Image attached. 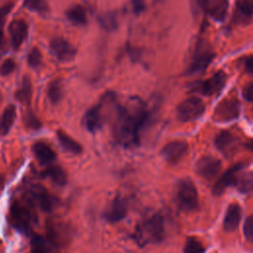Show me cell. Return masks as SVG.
Instances as JSON below:
<instances>
[{
  "instance_id": "d590c367",
  "label": "cell",
  "mask_w": 253,
  "mask_h": 253,
  "mask_svg": "<svg viewBox=\"0 0 253 253\" xmlns=\"http://www.w3.org/2000/svg\"><path fill=\"white\" fill-rule=\"evenodd\" d=\"M10 9H11V5H6L2 9H0V45H2L3 40H4V37H3V25H4L6 16L9 13Z\"/></svg>"
},
{
  "instance_id": "3957f363",
  "label": "cell",
  "mask_w": 253,
  "mask_h": 253,
  "mask_svg": "<svg viewBox=\"0 0 253 253\" xmlns=\"http://www.w3.org/2000/svg\"><path fill=\"white\" fill-rule=\"evenodd\" d=\"M176 202L178 208L186 212L198 209L199 195L194 182L190 178L181 179L176 187Z\"/></svg>"
},
{
  "instance_id": "277c9868",
  "label": "cell",
  "mask_w": 253,
  "mask_h": 253,
  "mask_svg": "<svg viewBox=\"0 0 253 253\" xmlns=\"http://www.w3.org/2000/svg\"><path fill=\"white\" fill-rule=\"evenodd\" d=\"M206 106L204 102L197 97L185 99L177 107V118L182 123L195 121L203 116Z\"/></svg>"
},
{
  "instance_id": "d6986e66",
  "label": "cell",
  "mask_w": 253,
  "mask_h": 253,
  "mask_svg": "<svg viewBox=\"0 0 253 253\" xmlns=\"http://www.w3.org/2000/svg\"><path fill=\"white\" fill-rule=\"evenodd\" d=\"M32 149L36 158L42 165L50 164L56 158V154L53 151V149L43 141L35 142L33 144Z\"/></svg>"
},
{
  "instance_id": "9a60e30c",
  "label": "cell",
  "mask_w": 253,
  "mask_h": 253,
  "mask_svg": "<svg viewBox=\"0 0 253 253\" xmlns=\"http://www.w3.org/2000/svg\"><path fill=\"white\" fill-rule=\"evenodd\" d=\"M104 120H105V114L103 112L102 106L99 104L97 106L92 107L85 113L82 123L89 131L94 132L102 127L104 124Z\"/></svg>"
},
{
  "instance_id": "4fadbf2b",
  "label": "cell",
  "mask_w": 253,
  "mask_h": 253,
  "mask_svg": "<svg viewBox=\"0 0 253 253\" xmlns=\"http://www.w3.org/2000/svg\"><path fill=\"white\" fill-rule=\"evenodd\" d=\"M127 214V205L124 198L116 197L109 204L106 211L105 217L109 222H118L126 217Z\"/></svg>"
},
{
  "instance_id": "4316f807",
  "label": "cell",
  "mask_w": 253,
  "mask_h": 253,
  "mask_svg": "<svg viewBox=\"0 0 253 253\" xmlns=\"http://www.w3.org/2000/svg\"><path fill=\"white\" fill-rule=\"evenodd\" d=\"M47 97L52 104H56L61 100L62 97V86L59 80H53L47 87Z\"/></svg>"
},
{
  "instance_id": "f1b7e54d",
  "label": "cell",
  "mask_w": 253,
  "mask_h": 253,
  "mask_svg": "<svg viewBox=\"0 0 253 253\" xmlns=\"http://www.w3.org/2000/svg\"><path fill=\"white\" fill-rule=\"evenodd\" d=\"M205 251L206 247L204 244L194 236L188 237L183 248L184 253H204Z\"/></svg>"
},
{
  "instance_id": "5b68a950",
  "label": "cell",
  "mask_w": 253,
  "mask_h": 253,
  "mask_svg": "<svg viewBox=\"0 0 253 253\" xmlns=\"http://www.w3.org/2000/svg\"><path fill=\"white\" fill-rule=\"evenodd\" d=\"M12 224L20 230H28L33 222V214L30 208L20 201H13L9 211Z\"/></svg>"
},
{
  "instance_id": "f35d334b",
  "label": "cell",
  "mask_w": 253,
  "mask_h": 253,
  "mask_svg": "<svg viewBox=\"0 0 253 253\" xmlns=\"http://www.w3.org/2000/svg\"><path fill=\"white\" fill-rule=\"evenodd\" d=\"M252 92H253V89H252V84H249L248 87L245 89V92H244V96L246 97L247 100L251 101L252 100Z\"/></svg>"
},
{
  "instance_id": "cb8c5ba5",
  "label": "cell",
  "mask_w": 253,
  "mask_h": 253,
  "mask_svg": "<svg viewBox=\"0 0 253 253\" xmlns=\"http://www.w3.org/2000/svg\"><path fill=\"white\" fill-rule=\"evenodd\" d=\"M56 136L58 139V142L62 146L63 149L66 151L73 153V154H79L82 152V146L79 142H77L74 138L69 136L66 132H64L61 129H58L56 131Z\"/></svg>"
},
{
  "instance_id": "e0dca14e",
  "label": "cell",
  "mask_w": 253,
  "mask_h": 253,
  "mask_svg": "<svg viewBox=\"0 0 253 253\" xmlns=\"http://www.w3.org/2000/svg\"><path fill=\"white\" fill-rule=\"evenodd\" d=\"M241 214H242V211L239 204L237 203L229 204L223 218V229L228 232L234 231L239 225V222L241 220Z\"/></svg>"
},
{
  "instance_id": "ab89813d",
  "label": "cell",
  "mask_w": 253,
  "mask_h": 253,
  "mask_svg": "<svg viewBox=\"0 0 253 253\" xmlns=\"http://www.w3.org/2000/svg\"><path fill=\"white\" fill-rule=\"evenodd\" d=\"M3 187H4V178L2 175H0V194L3 190Z\"/></svg>"
},
{
  "instance_id": "5bb4252c",
  "label": "cell",
  "mask_w": 253,
  "mask_h": 253,
  "mask_svg": "<svg viewBox=\"0 0 253 253\" xmlns=\"http://www.w3.org/2000/svg\"><path fill=\"white\" fill-rule=\"evenodd\" d=\"M28 25L22 19H16L9 25L11 43L14 49H18L28 37Z\"/></svg>"
},
{
  "instance_id": "52a82bcc",
  "label": "cell",
  "mask_w": 253,
  "mask_h": 253,
  "mask_svg": "<svg viewBox=\"0 0 253 253\" xmlns=\"http://www.w3.org/2000/svg\"><path fill=\"white\" fill-rule=\"evenodd\" d=\"M240 104L235 98L223 99L215 108L212 119L218 123L230 122L239 117Z\"/></svg>"
},
{
  "instance_id": "8992f818",
  "label": "cell",
  "mask_w": 253,
  "mask_h": 253,
  "mask_svg": "<svg viewBox=\"0 0 253 253\" xmlns=\"http://www.w3.org/2000/svg\"><path fill=\"white\" fill-rule=\"evenodd\" d=\"M214 55H215L214 52L211 50L210 46H208V44L206 43L197 44L192 61L188 67V73L197 74L204 71L212 61Z\"/></svg>"
},
{
  "instance_id": "e575fe53",
  "label": "cell",
  "mask_w": 253,
  "mask_h": 253,
  "mask_svg": "<svg viewBox=\"0 0 253 253\" xmlns=\"http://www.w3.org/2000/svg\"><path fill=\"white\" fill-rule=\"evenodd\" d=\"M243 232L245 238L248 241H252L253 238V216L250 214L246 217L244 225H243Z\"/></svg>"
},
{
  "instance_id": "6da1fadb",
  "label": "cell",
  "mask_w": 253,
  "mask_h": 253,
  "mask_svg": "<svg viewBox=\"0 0 253 253\" xmlns=\"http://www.w3.org/2000/svg\"><path fill=\"white\" fill-rule=\"evenodd\" d=\"M148 112L139 98H131L125 106H118L113 123L115 139L125 146L139 143L140 130L147 122Z\"/></svg>"
},
{
  "instance_id": "7c38bea8",
  "label": "cell",
  "mask_w": 253,
  "mask_h": 253,
  "mask_svg": "<svg viewBox=\"0 0 253 253\" xmlns=\"http://www.w3.org/2000/svg\"><path fill=\"white\" fill-rule=\"evenodd\" d=\"M199 5L215 21H223L228 11V0H198Z\"/></svg>"
},
{
  "instance_id": "83f0119b",
  "label": "cell",
  "mask_w": 253,
  "mask_h": 253,
  "mask_svg": "<svg viewBox=\"0 0 253 253\" xmlns=\"http://www.w3.org/2000/svg\"><path fill=\"white\" fill-rule=\"evenodd\" d=\"M32 96V85L31 81L28 77H25L23 79L21 87L18 89L16 93L17 99L22 103H28Z\"/></svg>"
},
{
  "instance_id": "ac0fdd59",
  "label": "cell",
  "mask_w": 253,
  "mask_h": 253,
  "mask_svg": "<svg viewBox=\"0 0 253 253\" xmlns=\"http://www.w3.org/2000/svg\"><path fill=\"white\" fill-rule=\"evenodd\" d=\"M237 137L228 130H221L214 138V144L216 148L224 153H231L237 146Z\"/></svg>"
},
{
  "instance_id": "9c48e42d",
  "label": "cell",
  "mask_w": 253,
  "mask_h": 253,
  "mask_svg": "<svg viewBox=\"0 0 253 253\" xmlns=\"http://www.w3.org/2000/svg\"><path fill=\"white\" fill-rule=\"evenodd\" d=\"M49 49L51 53L62 62H69L73 60L76 55V48L66 40L56 37L49 42Z\"/></svg>"
},
{
  "instance_id": "1f68e13d",
  "label": "cell",
  "mask_w": 253,
  "mask_h": 253,
  "mask_svg": "<svg viewBox=\"0 0 253 253\" xmlns=\"http://www.w3.org/2000/svg\"><path fill=\"white\" fill-rule=\"evenodd\" d=\"M99 22H100L101 26L105 30H108V31L116 30L118 27L117 18L115 16V14H113V13H108V14H104V15L100 16Z\"/></svg>"
},
{
  "instance_id": "44dd1931",
  "label": "cell",
  "mask_w": 253,
  "mask_h": 253,
  "mask_svg": "<svg viewBox=\"0 0 253 253\" xmlns=\"http://www.w3.org/2000/svg\"><path fill=\"white\" fill-rule=\"evenodd\" d=\"M242 168V167H241ZM241 168L237 170V172L234 175V179L232 182V185L241 193L248 194L252 190L253 185V179H252V173L251 172H241Z\"/></svg>"
},
{
  "instance_id": "ba28073f",
  "label": "cell",
  "mask_w": 253,
  "mask_h": 253,
  "mask_svg": "<svg viewBox=\"0 0 253 253\" xmlns=\"http://www.w3.org/2000/svg\"><path fill=\"white\" fill-rule=\"evenodd\" d=\"M197 173L207 181L213 180L221 170V162L216 157L206 155L202 156L196 164Z\"/></svg>"
},
{
  "instance_id": "f546056e",
  "label": "cell",
  "mask_w": 253,
  "mask_h": 253,
  "mask_svg": "<svg viewBox=\"0 0 253 253\" xmlns=\"http://www.w3.org/2000/svg\"><path fill=\"white\" fill-rule=\"evenodd\" d=\"M24 6L31 11L41 14L48 12V4L46 0H25Z\"/></svg>"
},
{
  "instance_id": "60d3db41",
  "label": "cell",
  "mask_w": 253,
  "mask_h": 253,
  "mask_svg": "<svg viewBox=\"0 0 253 253\" xmlns=\"http://www.w3.org/2000/svg\"><path fill=\"white\" fill-rule=\"evenodd\" d=\"M0 100H1V94H0Z\"/></svg>"
},
{
  "instance_id": "ffe728a7",
  "label": "cell",
  "mask_w": 253,
  "mask_h": 253,
  "mask_svg": "<svg viewBox=\"0 0 253 253\" xmlns=\"http://www.w3.org/2000/svg\"><path fill=\"white\" fill-rule=\"evenodd\" d=\"M252 1L236 0L234 10V20L242 25H247L252 19Z\"/></svg>"
},
{
  "instance_id": "30bf717a",
  "label": "cell",
  "mask_w": 253,
  "mask_h": 253,
  "mask_svg": "<svg viewBox=\"0 0 253 253\" xmlns=\"http://www.w3.org/2000/svg\"><path fill=\"white\" fill-rule=\"evenodd\" d=\"M226 81L227 75L223 71H217L211 77L201 82L198 85L197 90L198 92L206 96L216 95L223 89V87L226 84Z\"/></svg>"
},
{
  "instance_id": "836d02e7",
  "label": "cell",
  "mask_w": 253,
  "mask_h": 253,
  "mask_svg": "<svg viewBox=\"0 0 253 253\" xmlns=\"http://www.w3.org/2000/svg\"><path fill=\"white\" fill-rule=\"evenodd\" d=\"M16 63L12 58H6L1 64H0V74L2 76L9 75L15 70Z\"/></svg>"
},
{
  "instance_id": "8d00e7d4",
  "label": "cell",
  "mask_w": 253,
  "mask_h": 253,
  "mask_svg": "<svg viewBox=\"0 0 253 253\" xmlns=\"http://www.w3.org/2000/svg\"><path fill=\"white\" fill-rule=\"evenodd\" d=\"M26 124L29 127L31 128H38L41 126V123L33 116V114H29L27 117V121Z\"/></svg>"
},
{
  "instance_id": "74e56055",
  "label": "cell",
  "mask_w": 253,
  "mask_h": 253,
  "mask_svg": "<svg viewBox=\"0 0 253 253\" xmlns=\"http://www.w3.org/2000/svg\"><path fill=\"white\" fill-rule=\"evenodd\" d=\"M131 4L133 7V11L135 13H139L144 9V0H131Z\"/></svg>"
},
{
  "instance_id": "7a4b0ae2",
  "label": "cell",
  "mask_w": 253,
  "mask_h": 253,
  "mask_svg": "<svg viewBox=\"0 0 253 253\" xmlns=\"http://www.w3.org/2000/svg\"><path fill=\"white\" fill-rule=\"evenodd\" d=\"M165 236L163 217L155 213L141 220L134 229V239L140 246L160 242Z\"/></svg>"
},
{
  "instance_id": "d4e9b609",
  "label": "cell",
  "mask_w": 253,
  "mask_h": 253,
  "mask_svg": "<svg viewBox=\"0 0 253 253\" xmlns=\"http://www.w3.org/2000/svg\"><path fill=\"white\" fill-rule=\"evenodd\" d=\"M67 19L76 26L85 25L87 23V12L86 9L81 5H74L66 11Z\"/></svg>"
},
{
  "instance_id": "4dcf8cb0",
  "label": "cell",
  "mask_w": 253,
  "mask_h": 253,
  "mask_svg": "<svg viewBox=\"0 0 253 253\" xmlns=\"http://www.w3.org/2000/svg\"><path fill=\"white\" fill-rule=\"evenodd\" d=\"M48 248L45 240L38 234H35L31 240V252L32 253H47Z\"/></svg>"
},
{
  "instance_id": "7402d4cb",
  "label": "cell",
  "mask_w": 253,
  "mask_h": 253,
  "mask_svg": "<svg viewBox=\"0 0 253 253\" xmlns=\"http://www.w3.org/2000/svg\"><path fill=\"white\" fill-rule=\"evenodd\" d=\"M242 166L240 165H235L233 166L232 168L228 169L226 172H224L222 174V176L217 180V182L215 183V185L213 186L212 188V193L215 195V196H219L221 195L224 190L229 186V185H232V182H233V179H234V175L235 173L237 172V170L239 168H241Z\"/></svg>"
},
{
  "instance_id": "8fae6325",
  "label": "cell",
  "mask_w": 253,
  "mask_h": 253,
  "mask_svg": "<svg viewBox=\"0 0 253 253\" xmlns=\"http://www.w3.org/2000/svg\"><path fill=\"white\" fill-rule=\"evenodd\" d=\"M188 151V143L184 140H173L161 149V155L169 163L179 162Z\"/></svg>"
},
{
  "instance_id": "2e32d148",
  "label": "cell",
  "mask_w": 253,
  "mask_h": 253,
  "mask_svg": "<svg viewBox=\"0 0 253 253\" xmlns=\"http://www.w3.org/2000/svg\"><path fill=\"white\" fill-rule=\"evenodd\" d=\"M32 200L44 211H49L54 205L53 199L50 194L41 185H36L31 188Z\"/></svg>"
},
{
  "instance_id": "d6a6232c",
  "label": "cell",
  "mask_w": 253,
  "mask_h": 253,
  "mask_svg": "<svg viewBox=\"0 0 253 253\" xmlns=\"http://www.w3.org/2000/svg\"><path fill=\"white\" fill-rule=\"evenodd\" d=\"M42 55L38 47H33L28 54V63L31 67L37 68L42 64Z\"/></svg>"
},
{
  "instance_id": "603a6c76",
  "label": "cell",
  "mask_w": 253,
  "mask_h": 253,
  "mask_svg": "<svg viewBox=\"0 0 253 253\" xmlns=\"http://www.w3.org/2000/svg\"><path fill=\"white\" fill-rule=\"evenodd\" d=\"M17 112L14 105H8L0 117V134L6 135L13 126Z\"/></svg>"
},
{
  "instance_id": "484cf974",
  "label": "cell",
  "mask_w": 253,
  "mask_h": 253,
  "mask_svg": "<svg viewBox=\"0 0 253 253\" xmlns=\"http://www.w3.org/2000/svg\"><path fill=\"white\" fill-rule=\"evenodd\" d=\"M42 175L59 186H63L67 182L66 173L60 166H49L42 172Z\"/></svg>"
}]
</instances>
